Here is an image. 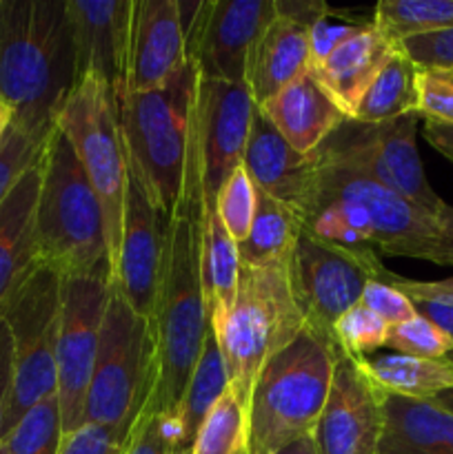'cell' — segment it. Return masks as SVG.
<instances>
[{"instance_id":"obj_1","label":"cell","mask_w":453,"mask_h":454,"mask_svg":"<svg viewBox=\"0 0 453 454\" xmlns=\"http://www.w3.org/2000/svg\"><path fill=\"white\" fill-rule=\"evenodd\" d=\"M78 87L67 0H0V100L40 140Z\"/></svg>"},{"instance_id":"obj_2","label":"cell","mask_w":453,"mask_h":454,"mask_svg":"<svg viewBox=\"0 0 453 454\" xmlns=\"http://www.w3.org/2000/svg\"><path fill=\"white\" fill-rule=\"evenodd\" d=\"M315 155V180L300 213L314 238L378 255L435 262L438 220L371 177Z\"/></svg>"},{"instance_id":"obj_3","label":"cell","mask_w":453,"mask_h":454,"mask_svg":"<svg viewBox=\"0 0 453 454\" xmlns=\"http://www.w3.org/2000/svg\"><path fill=\"white\" fill-rule=\"evenodd\" d=\"M209 326L200 260V198L194 191H187L169 220L167 260L155 301L158 386L151 399L155 411L176 415L200 359Z\"/></svg>"},{"instance_id":"obj_4","label":"cell","mask_w":453,"mask_h":454,"mask_svg":"<svg viewBox=\"0 0 453 454\" xmlns=\"http://www.w3.org/2000/svg\"><path fill=\"white\" fill-rule=\"evenodd\" d=\"M198 75L195 62L187 58L163 87L115 98L129 173L167 220L185 195Z\"/></svg>"},{"instance_id":"obj_5","label":"cell","mask_w":453,"mask_h":454,"mask_svg":"<svg viewBox=\"0 0 453 454\" xmlns=\"http://www.w3.org/2000/svg\"><path fill=\"white\" fill-rule=\"evenodd\" d=\"M340 353L336 341L305 326L260 368L249 397V454H274L314 434Z\"/></svg>"},{"instance_id":"obj_6","label":"cell","mask_w":453,"mask_h":454,"mask_svg":"<svg viewBox=\"0 0 453 454\" xmlns=\"http://www.w3.org/2000/svg\"><path fill=\"white\" fill-rule=\"evenodd\" d=\"M36 247L38 262L60 278L111 269L102 207L74 146L58 127L43 155Z\"/></svg>"},{"instance_id":"obj_7","label":"cell","mask_w":453,"mask_h":454,"mask_svg":"<svg viewBox=\"0 0 453 454\" xmlns=\"http://www.w3.org/2000/svg\"><path fill=\"white\" fill-rule=\"evenodd\" d=\"M209 322L229 372V386L249 406L260 368L305 328L293 300L289 260L240 266L234 306L229 313L211 315Z\"/></svg>"},{"instance_id":"obj_8","label":"cell","mask_w":453,"mask_h":454,"mask_svg":"<svg viewBox=\"0 0 453 454\" xmlns=\"http://www.w3.org/2000/svg\"><path fill=\"white\" fill-rule=\"evenodd\" d=\"M155 386L158 348L154 322L138 315L111 279L109 304L84 402V424L131 437L133 426L154 399Z\"/></svg>"},{"instance_id":"obj_9","label":"cell","mask_w":453,"mask_h":454,"mask_svg":"<svg viewBox=\"0 0 453 454\" xmlns=\"http://www.w3.org/2000/svg\"><path fill=\"white\" fill-rule=\"evenodd\" d=\"M60 284L56 270L36 262L0 304L13 341V393L4 437L36 403L56 395Z\"/></svg>"},{"instance_id":"obj_10","label":"cell","mask_w":453,"mask_h":454,"mask_svg":"<svg viewBox=\"0 0 453 454\" xmlns=\"http://www.w3.org/2000/svg\"><path fill=\"white\" fill-rule=\"evenodd\" d=\"M58 129L71 142L89 184L98 195L102 207L109 244V262L118 257L123 238L124 198H127V153L118 124L115 93L98 78H84L67 100Z\"/></svg>"},{"instance_id":"obj_11","label":"cell","mask_w":453,"mask_h":454,"mask_svg":"<svg viewBox=\"0 0 453 454\" xmlns=\"http://www.w3.org/2000/svg\"><path fill=\"white\" fill-rule=\"evenodd\" d=\"M417 114L400 115L380 124L346 118L315 153L371 177L429 215L438 217L444 202L426 180L417 153Z\"/></svg>"},{"instance_id":"obj_12","label":"cell","mask_w":453,"mask_h":454,"mask_svg":"<svg viewBox=\"0 0 453 454\" xmlns=\"http://www.w3.org/2000/svg\"><path fill=\"white\" fill-rule=\"evenodd\" d=\"M382 270L378 253L338 247L302 231L289 260V279L305 326L333 340L338 319L360 304L364 286Z\"/></svg>"},{"instance_id":"obj_13","label":"cell","mask_w":453,"mask_h":454,"mask_svg":"<svg viewBox=\"0 0 453 454\" xmlns=\"http://www.w3.org/2000/svg\"><path fill=\"white\" fill-rule=\"evenodd\" d=\"M109 293L111 269L62 278L60 328L56 346V397L65 434L84 426V402L96 364Z\"/></svg>"},{"instance_id":"obj_14","label":"cell","mask_w":453,"mask_h":454,"mask_svg":"<svg viewBox=\"0 0 453 454\" xmlns=\"http://www.w3.org/2000/svg\"><path fill=\"white\" fill-rule=\"evenodd\" d=\"M253 109L256 102L244 82L198 75L187 180L198 186L200 198L216 200L226 177L242 164Z\"/></svg>"},{"instance_id":"obj_15","label":"cell","mask_w":453,"mask_h":454,"mask_svg":"<svg viewBox=\"0 0 453 454\" xmlns=\"http://www.w3.org/2000/svg\"><path fill=\"white\" fill-rule=\"evenodd\" d=\"M185 27L187 58L200 75L244 82L258 40L278 16L275 0L178 3Z\"/></svg>"},{"instance_id":"obj_16","label":"cell","mask_w":453,"mask_h":454,"mask_svg":"<svg viewBox=\"0 0 453 454\" xmlns=\"http://www.w3.org/2000/svg\"><path fill=\"white\" fill-rule=\"evenodd\" d=\"M167 239L169 220L147 198L140 182L129 173L123 238L111 279L127 304L151 322L167 260Z\"/></svg>"},{"instance_id":"obj_17","label":"cell","mask_w":453,"mask_h":454,"mask_svg":"<svg viewBox=\"0 0 453 454\" xmlns=\"http://www.w3.org/2000/svg\"><path fill=\"white\" fill-rule=\"evenodd\" d=\"M382 424V393L355 359L340 353L327 403L314 430L318 452L378 454Z\"/></svg>"},{"instance_id":"obj_18","label":"cell","mask_w":453,"mask_h":454,"mask_svg":"<svg viewBox=\"0 0 453 454\" xmlns=\"http://www.w3.org/2000/svg\"><path fill=\"white\" fill-rule=\"evenodd\" d=\"M78 84L98 78L115 93L127 89L133 0H67Z\"/></svg>"},{"instance_id":"obj_19","label":"cell","mask_w":453,"mask_h":454,"mask_svg":"<svg viewBox=\"0 0 453 454\" xmlns=\"http://www.w3.org/2000/svg\"><path fill=\"white\" fill-rule=\"evenodd\" d=\"M185 65L187 38L178 0H133L124 91H154Z\"/></svg>"},{"instance_id":"obj_20","label":"cell","mask_w":453,"mask_h":454,"mask_svg":"<svg viewBox=\"0 0 453 454\" xmlns=\"http://www.w3.org/2000/svg\"><path fill=\"white\" fill-rule=\"evenodd\" d=\"M242 167L258 191L300 217L314 189L315 155L298 153L266 120L258 105L253 109L251 133L244 146Z\"/></svg>"},{"instance_id":"obj_21","label":"cell","mask_w":453,"mask_h":454,"mask_svg":"<svg viewBox=\"0 0 453 454\" xmlns=\"http://www.w3.org/2000/svg\"><path fill=\"white\" fill-rule=\"evenodd\" d=\"M395 49L398 44L393 40L386 38L373 22H367L358 34L333 49L320 65L311 67L309 74L331 98L333 105L346 118H354L362 96Z\"/></svg>"},{"instance_id":"obj_22","label":"cell","mask_w":453,"mask_h":454,"mask_svg":"<svg viewBox=\"0 0 453 454\" xmlns=\"http://www.w3.org/2000/svg\"><path fill=\"white\" fill-rule=\"evenodd\" d=\"M311 67V34L305 22L278 13L258 40L247 65V78L253 102L265 105Z\"/></svg>"},{"instance_id":"obj_23","label":"cell","mask_w":453,"mask_h":454,"mask_svg":"<svg viewBox=\"0 0 453 454\" xmlns=\"http://www.w3.org/2000/svg\"><path fill=\"white\" fill-rule=\"evenodd\" d=\"M260 109L280 136L305 155L314 153L346 120L309 71L269 98Z\"/></svg>"},{"instance_id":"obj_24","label":"cell","mask_w":453,"mask_h":454,"mask_svg":"<svg viewBox=\"0 0 453 454\" xmlns=\"http://www.w3.org/2000/svg\"><path fill=\"white\" fill-rule=\"evenodd\" d=\"M378 454H453V412L431 399L382 393Z\"/></svg>"},{"instance_id":"obj_25","label":"cell","mask_w":453,"mask_h":454,"mask_svg":"<svg viewBox=\"0 0 453 454\" xmlns=\"http://www.w3.org/2000/svg\"><path fill=\"white\" fill-rule=\"evenodd\" d=\"M44 155V153H43ZM43 158L20 177L0 204V304L38 262L36 208H38Z\"/></svg>"},{"instance_id":"obj_26","label":"cell","mask_w":453,"mask_h":454,"mask_svg":"<svg viewBox=\"0 0 453 454\" xmlns=\"http://www.w3.org/2000/svg\"><path fill=\"white\" fill-rule=\"evenodd\" d=\"M200 260L209 317L229 313L238 295L240 253L211 198H200Z\"/></svg>"},{"instance_id":"obj_27","label":"cell","mask_w":453,"mask_h":454,"mask_svg":"<svg viewBox=\"0 0 453 454\" xmlns=\"http://www.w3.org/2000/svg\"><path fill=\"white\" fill-rule=\"evenodd\" d=\"M380 393L409 399H433L453 388V359L385 353L355 359Z\"/></svg>"},{"instance_id":"obj_28","label":"cell","mask_w":453,"mask_h":454,"mask_svg":"<svg viewBox=\"0 0 453 454\" xmlns=\"http://www.w3.org/2000/svg\"><path fill=\"white\" fill-rule=\"evenodd\" d=\"M226 388H229V372H226L216 335H213L211 326H209L203 350H200V359L194 368V375H191L185 395H182L180 403H178L176 415H173L178 433H180L178 450H191L204 417L216 406V402L225 395Z\"/></svg>"},{"instance_id":"obj_29","label":"cell","mask_w":453,"mask_h":454,"mask_svg":"<svg viewBox=\"0 0 453 454\" xmlns=\"http://www.w3.org/2000/svg\"><path fill=\"white\" fill-rule=\"evenodd\" d=\"M300 233L302 226L296 213L256 189L251 231L238 244L240 266H262L269 262L291 260Z\"/></svg>"},{"instance_id":"obj_30","label":"cell","mask_w":453,"mask_h":454,"mask_svg":"<svg viewBox=\"0 0 453 454\" xmlns=\"http://www.w3.org/2000/svg\"><path fill=\"white\" fill-rule=\"evenodd\" d=\"M416 75L417 67L409 60L407 53L398 44L393 56L382 67L380 74L371 82V87L362 96V100H360L358 109H355L351 120H358V122L367 124H380L400 118V115L416 114Z\"/></svg>"},{"instance_id":"obj_31","label":"cell","mask_w":453,"mask_h":454,"mask_svg":"<svg viewBox=\"0 0 453 454\" xmlns=\"http://www.w3.org/2000/svg\"><path fill=\"white\" fill-rule=\"evenodd\" d=\"M371 22L400 44L416 35L453 29V0H382Z\"/></svg>"},{"instance_id":"obj_32","label":"cell","mask_w":453,"mask_h":454,"mask_svg":"<svg viewBox=\"0 0 453 454\" xmlns=\"http://www.w3.org/2000/svg\"><path fill=\"white\" fill-rule=\"evenodd\" d=\"M191 454H249V406L231 386L204 417Z\"/></svg>"},{"instance_id":"obj_33","label":"cell","mask_w":453,"mask_h":454,"mask_svg":"<svg viewBox=\"0 0 453 454\" xmlns=\"http://www.w3.org/2000/svg\"><path fill=\"white\" fill-rule=\"evenodd\" d=\"M62 437V419L58 397L36 403L3 439L7 454H58Z\"/></svg>"},{"instance_id":"obj_34","label":"cell","mask_w":453,"mask_h":454,"mask_svg":"<svg viewBox=\"0 0 453 454\" xmlns=\"http://www.w3.org/2000/svg\"><path fill=\"white\" fill-rule=\"evenodd\" d=\"M386 331L389 326L376 313H371L367 306L355 304L336 322L333 340L338 348L351 359H367L385 348Z\"/></svg>"},{"instance_id":"obj_35","label":"cell","mask_w":453,"mask_h":454,"mask_svg":"<svg viewBox=\"0 0 453 454\" xmlns=\"http://www.w3.org/2000/svg\"><path fill=\"white\" fill-rule=\"evenodd\" d=\"M216 211L231 238L238 244L242 242L251 231L253 213H256V186L242 164L226 177L218 191Z\"/></svg>"},{"instance_id":"obj_36","label":"cell","mask_w":453,"mask_h":454,"mask_svg":"<svg viewBox=\"0 0 453 454\" xmlns=\"http://www.w3.org/2000/svg\"><path fill=\"white\" fill-rule=\"evenodd\" d=\"M49 140L31 136L18 124H9L0 140V204L31 167L40 162Z\"/></svg>"},{"instance_id":"obj_37","label":"cell","mask_w":453,"mask_h":454,"mask_svg":"<svg viewBox=\"0 0 453 454\" xmlns=\"http://www.w3.org/2000/svg\"><path fill=\"white\" fill-rule=\"evenodd\" d=\"M385 348L391 353L413 355V357L442 359L453 353V341L440 328L416 315L413 319L389 326Z\"/></svg>"},{"instance_id":"obj_38","label":"cell","mask_w":453,"mask_h":454,"mask_svg":"<svg viewBox=\"0 0 453 454\" xmlns=\"http://www.w3.org/2000/svg\"><path fill=\"white\" fill-rule=\"evenodd\" d=\"M378 282H386L398 288V291H402L411 300L416 315L433 324L435 328H440L453 341V301L449 297L440 295L431 286V282H417V279L402 278V275H395L386 269L382 270Z\"/></svg>"},{"instance_id":"obj_39","label":"cell","mask_w":453,"mask_h":454,"mask_svg":"<svg viewBox=\"0 0 453 454\" xmlns=\"http://www.w3.org/2000/svg\"><path fill=\"white\" fill-rule=\"evenodd\" d=\"M180 446V433L173 415L155 411L154 402L147 406L133 426L124 454H171Z\"/></svg>"},{"instance_id":"obj_40","label":"cell","mask_w":453,"mask_h":454,"mask_svg":"<svg viewBox=\"0 0 453 454\" xmlns=\"http://www.w3.org/2000/svg\"><path fill=\"white\" fill-rule=\"evenodd\" d=\"M416 91L422 120L453 127V69H417Z\"/></svg>"},{"instance_id":"obj_41","label":"cell","mask_w":453,"mask_h":454,"mask_svg":"<svg viewBox=\"0 0 453 454\" xmlns=\"http://www.w3.org/2000/svg\"><path fill=\"white\" fill-rule=\"evenodd\" d=\"M360 304L367 306L371 313H376L386 326H395V324L409 322V319L416 317V309H413L411 300L395 286L386 282H378V279H371L364 286Z\"/></svg>"},{"instance_id":"obj_42","label":"cell","mask_w":453,"mask_h":454,"mask_svg":"<svg viewBox=\"0 0 453 454\" xmlns=\"http://www.w3.org/2000/svg\"><path fill=\"white\" fill-rule=\"evenodd\" d=\"M400 49L417 69H453V29L407 38Z\"/></svg>"},{"instance_id":"obj_43","label":"cell","mask_w":453,"mask_h":454,"mask_svg":"<svg viewBox=\"0 0 453 454\" xmlns=\"http://www.w3.org/2000/svg\"><path fill=\"white\" fill-rule=\"evenodd\" d=\"M127 443L129 437H123L114 430L84 424L62 437L58 454H124Z\"/></svg>"},{"instance_id":"obj_44","label":"cell","mask_w":453,"mask_h":454,"mask_svg":"<svg viewBox=\"0 0 453 454\" xmlns=\"http://www.w3.org/2000/svg\"><path fill=\"white\" fill-rule=\"evenodd\" d=\"M362 29V25H351V22H333L331 12L320 18L309 29L311 34V67L320 65L336 47H340L345 40L355 35ZM309 67V69H311Z\"/></svg>"},{"instance_id":"obj_45","label":"cell","mask_w":453,"mask_h":454,"mask_svg":"<svg viewBox=\"0 0 453 454\" xmlns=\"http://www.w3.org/2000/svg\"><path fill=\"white\" fill-rule=\"evenodd\" d=\"M13 393V341L7 322L0 317V443L4 439V419Z\"/></svg>"},{"instance_id":"obj_46","label":"cell","mask_w":453,"mask_h":454,"mask_svg":"<svg viewBox=\"0 0 453 454\" xmlns=\"http://www.w3.org/2000/svg\"><path fill=\"white\" fill-rule=\"evenodd\" d=\"M438 248H435L433 264L453 266V207L444 202L438 213Z\"/></svg>"},{"instance_id":"obj_47","label":"cell","mask_w":453,"mask_h":454,"mask_svg":"<svg viewBox=\"0 0 453 454\" xmlns=\"http://www.w3.org/2000/svg\"><path fill=\"white\" fill-rule=\"evenodd\" d=\"M422 131H425L426 142H429L435 151H440L444 158L451 160L453 162V127L451 124L425 120V127H422Z\"/></svg>"},{"instance_id":"obj_48","label":"cell","mask_w":453,"mask_h":454,"mask_svg":"<svg viewBox=\"0 0 453 454\" xmlns=\"http://www.w3.org/2000/svg\"><path fill=\"white\" fill-rule=\"evenodd\" d=\"M274 454H320V452H318V446H315V442H314V434H306V437H300V439H296V442L287 443V446H282Z\"/></svg>"},{"instance_id":"obj_49","label":"cell","mask_w":453,"mask_h":454,"mask_svg":"<svg viewBox=\"0 0 453 454\" xmlns=\"http://www.w3.org/2000/svg\"><path fill=\"white\" fill-rule=\"evenodd\" d=\"M12 120H13V111L9 109L7 102L0 100V140H3L4 131H7V129H9Z\"/></svg>"},{"instance_id":"obj_50","label":"cell","mask_w":453,"mask_h":454,"mask_svg":"<svg viewBox=\"0 0 453 454\" xmlns=\"http://www.w3.org/2000/svg\"><path fill=\"white\" fill-rule=\"evenodd\" d=\"M433 403H438L440 408H444V411L453 412V388L451 390H444V393L435 395L433 399H431Z\"/></svg>"},{"instance_id":"obj_51","label":"cell","mask_w":453,"mask_h":454,"mask_svg":"<svg viewBox=\"0 0 453 454\" xmlns=\"http://www.w3.org/2000/svg\"><path fill=\"white\" fill-rule=\"evenodd\" d=\"M431 286L435 288V291L440 293V295L449 297V300L453 301V278H447V279H440V282H431Z\"/></svg>"},{"instance_id":"obj_52","label":"cell","mask_w":453,"mask_h":454,"mask_svg":"<svg viewBox=\"0 0 453 454\" xmlns=\"http://www.w3.org/2000/svg\"><path fill=\"white\" fill-rule=\"evenodd\" d=\"M171 454H191V450H173Z\"/></svg>"},{"instance_id":"obj_53","label":"cell","mask_w":453,"mask_h":454,"mask_svg":"<svg viewBox=\"0 0 453 454\" xmlns=\"http://www.w3.org/2000/svg\"><path fill=\"white\" fill-rule=\"evenodd\" d=\"M0 454H7V452H4V446H3V443H0Z\"/></svg>"},{"instance_id":"obj_54","label":"cell","mask_w":453,"mask_h":454,"mask_svg":"<svg viewBox=\"0 0 453 454\" xmlns=\"http://www.w3.org/2000/svg\"><path fill=\"white\" fill-rule=\"evenodd\" d=\"M449 359H453V353H451V355H449Z\"/></svg>"}]
</instances>
